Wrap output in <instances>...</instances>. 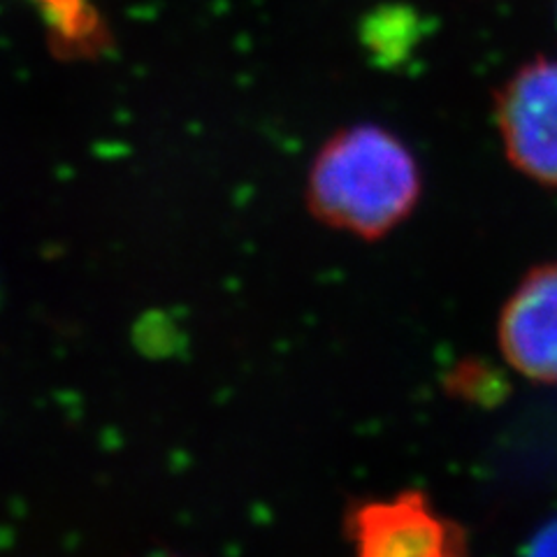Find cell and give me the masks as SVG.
I'll use <instances>...</instances> for the list:
<instances>
[{"mask_svg":"<svg viewBox=\"0 0 557 557\" xmlns=\"http://www.w3.org/2000/svg\"><path fill=\"white\" fill-rule=\"evenodd\" d=\"M421 196V172L405 143L379 126L330 137L311 165L307 200L333 228L376 239L403 223Z\"/></svg>","mask_w":557,"mask_h":557,"instance_id":"6da1fadb","label":"cell"},{"mask_svg":"<svg viewBox=\"0 0 557 557\" xmlns=\"http://www.w3.org/2000/svg\"><path fill=\"white\" fill-rule=\"evenodd\" d=\"M346 530L356 557H467L465 532L418 493L356 504Z\"/></svg>","mask_w":557,"mask_h":557,"instance_id":"7a4b0ae2","label":"cell"},{"mask_svg":"<svg viewBox=\"0 0 557 557\" xmlns=\"http://www.w3.org/2000/svg\"><path fill=\"white\" fill-rule=\"evenodd\" d=\"M497 124L509 161L530 180L557 186V61H532L507 82Z\"/></svg>","mask_w":557,"mask_h":557,"instance_id":"3957f363","label":"cell"},{"mask_svg":"<svg viewBox=\"0 0 557 557\" xmlns=\"http://www.w3.org/2000/svg\"><path fill=\"white\" fill-rule=\"evenodd\" d=\"M499 346L511 368L557 383V263L534 268L502 309Z\"/></svg>","mask_w":557,"mask_h":557,"instance_id":"277c9868","label":"cell"},{"mask_svg":"<svg viewBox=\"0 0 557 557\" xmlns=\"http://www.w3.org/2000/svg\"><path fill=\"white\" fill-rule=\"evenodd\" d=\"M61 57H89L108 45V30L89 0H35Z\"/></svg>","mask_w":557,"mask_h":557,"instance_id":"5b68a950","label":"cell"},{"mask_svg":"<svg viewBox=\"0 0 557 557\" xmlns=\"http://www.w3.org/2000/svg\"><path fill=\"white\" fill-rule=\"evenodd\" d=\"M525 557H557V518L548 520L546 525L534 534Z\"/></svg>","mask_w":557,"mask_h":557,"instance_id":"8992f818","label":"cell"}]
</instances>
